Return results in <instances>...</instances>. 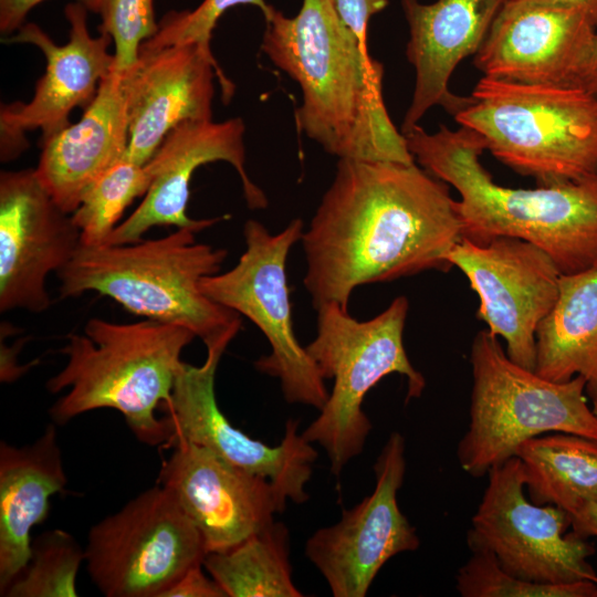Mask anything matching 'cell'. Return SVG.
<instances>
[{
	"label": "cell",
	"instance_id": "cell-8",
	"mask_svg": "<svg viewBox=\"0 0 597 597\" xmlns=\"http://www.w3.org/2000/svg\"><path fill=\"white\" fill-rule=\"evenodd\" d=\"M472 392L469 428L458 462L473 478L515 454L524 441L549 432L597 439V413L582 376L555 383L510 359L498 336L476 333L470 354Z\"/></svg>",
	"mask_w": 597,
	"mask_h": 597
},
{
	"label": "cell",
	"instance_id": "cell-27",
	"mask_svg": "<svg viewBox=\"0 0 597 597\" xmlns=\"http://www.w3.org/2000/svg\"><path fill=\"white\" fill-rule=\"evenodd\" d=\"M151 180L147 164L138 165L126 158L97 178L71 214L80 230L81 245L105 244L125 209L146 195Z\"/></svg>",
	"mask_w": 597,
	"mask_h": 597
},
{
	"label": "cell",
	"instance_id": "cell-34",
	"mask_svg": "<svg viewBox=\"0 0 597 597\" xmlns=\"http://www.w3.org/2000/svg\"><path fill=\"white\" fill-rule=\"evenodd\" d=\"M45 0H0V32L11 34L24 23L29 12ZM93 12L95 0H75Z\"/></svg>",
	"mask_w": 597,
	"mask_h": 597
},
{
	"label": "cell",
	"instance_id": "cell-18",
	"mask_svg": "<svg viewBox=\"0 0 597 597\" xmlns=\"http://www.w3.org/2000/svg\"><path fill=\"white\" fill-rule=\"evenodd\" d=\"M244 132L245 125L240 117L219 123L186 122L174 128L146 163L153 180L144 200L115 228L105 244L138 242L144 233L157 226L190 228L199 232L223 220L226 216L196 220L186 213L193 172L198 167L218 160L229 163L237 170L249 209H265L268 198L245 169Z\"/></svg>",
	"mask_w": 597,
	"mask_h": 597
},
{
	"label": "cell",
	"instance_id": "cell-3",
	"mask_svg": "<svg viewBox=\"0 0 597 597\" xmlns=\"http://www.w3.org/2000/svg\"><path fill=\"white\" fill-rule=\"evenodd\" d=\"M402 135L415 161L459 192L462 238L478 244L522 239L546 252L561 274L597 269V172L565 184L509 188L482 166L485 147L472 130L441 124L430 134L417 125Z\"/></svg>",
	"mask_w": 597,
	"mask_h": 597
},
{
	"label": "cell",
	"instance_id": "cell-9",
	"mask_svg": "<svg viewBox=\"0 0 597 597\" xmlns=\"http://www.w3.org/2000/svg\"><path fill=\"white\" fill-rule=\"evenodd\" d=\"M302 234L300 218L275 234L261 222L248 220L243 227L245 251L238 263L224 273L205 276L200 289L213 302L249 318L266 337L271 352L254 366L280 380L285 400L321 410L329 392L295 336L286 277L289 252Z\"/></svg>",
	"mask_w": 597,
	"mask_h": 597
},
{
	"label": "cell",
	"instance_id": "cell-17",
	"mask_svg": "<svg viewBox=\"0 0 597 597\" xmlns=\"http://www.w3.org/2000/svg\"><path fill=\"white\" fill-rule=\"evenodd\" d=\"M157 483L166 488L198 530L207 553L223 552L274 522L286 499L268 480L210 450L177 441Z\"/></svg>",
	"mask_w": 597,
	"mask_h": 597
},
{
	"label": "cell",
	"instance_id": "cell-29",
	"mask_svg": "<svg viewBox=\"0 0 597 597\" xmlns=\"http://www.w3.org/2000/svg\"><path fill=\"white\" fill-rule=\"evenodd\" d=\"M471 553L455 576L457 590L462 597H597V584L593 580L531 582L505 572L486 551Z\"/></svg>",
	"mask_w": 597,
	"mask_h": 597
},
{
	"label": "cell",
	"instance_id": "cell-14",
	"mask_svg": "<svg viewBox=\"0 0 597 597\" xmlns=\"http://www.w3.org/2000/svg\"><path fill=\"white\" fill-rule=\"evenodd\" d=\"M405 439L390 433L374 465L373 493L341 520L313 533L305 555L320 570L334 597H364L381 567L395 555L416 551V528L398 506L406 473Z\"/></svg>",
	"mask_w": 597,
	"mask_h": 597
},
{
	"label": "cell",
	"instance_id": "cell-20",
	"mask_svg": "<svg viewBox=\"0 0 597 597\" xmlns=\"http://www.w3.org/2000/svg\"><path fill=\"white\" fill-rule=\"evenodd\" d=\"M597 28L583 11L506 0L474 54L483 76L525 84L573 85Z\"/></svg>",
	"mask_w": 597,
	"mask_h": 597
},
{
	"label": "cell",
	"instance_id": "cell-5",
	"mask_svg": "<svg viewBox=\"0 0 597 597\" xmlns=\"http://www.w3.org/2000/svg\"><path fill=\"white\" fill-rule=\"evenodd\" d=\"M196 233L180 228L156 240L80 245L57 271L60 298L96 292L147 320L187 327L207 349L228 346L241 318L200 289L205 276L220 272L228 251L197 243Z\"/></svg>",
	"mask_w": 597,
	"mask_h": 597
},
{
	"label": "cell",
	"instance_id": "cell-1",
	"mask_svg": "<svg viewBox=\"0 0 597 597\" xmlns=\"http://www.w3.org/2000/svg\"><path fill=\"white\" fill-rule=\"evenodd\" d=\"M461 238L448 185L416 161L342 158L301 238L303 284L315 310H348L357 286L448 271Z\"/></svg>",
	"mask_w": 597,
	"mask_h": 597
},
{
	"label": "cell",
	"instance_id": "cell-7",
	"mask_svg": "<svg viewBox=\"0 0 597 597\" xmlns=\"http://www.w3.org/2000/svg\"><path fill=\"white\" fill-rule=\"evenodd\" d=\"M408 310L406 296L394 298L368 321L355 320L336 302L316 310V336L305 348L323 378H333L334 385L303 436L325 449L335 475L363 451L371 423L362 407L373 387L396 373L407 378L406 401L419 398L425 390L426 379L404 346Z\"/></svg>",
	"mask_w": 597,
	"mask_h": 597
},
{
	"label": "cell",
	"instance_id": "cell-26",
	"mask_svg": "<svg viewBox=\"0 0 597 597\" xmlns=\"http://www.w3.org/2000/svg\"><path fill=\"white\" fill-rule=\"evenodd\" d=\"M203 566L227 597H301L292 579L289 530L273 522L234 547L207 553Z\"/></svg>",
	"mask_w": 597,
	"mask_h": 597
},
{
	"label": "cell",
	"instance_id": "cell-25",
	"mask_svg": "<svg viewBox=\"0 0 597 597\" xmlns=\"http://www.w3.org/2000/svg\"><path fill=\"white\" fill-rule=\"evenodd\" d=\"M514 455L533 503L557 506L569 516L597 503V439L549 432L522 442Z\"/></svg>",
	"mask_w": 597,
	"mask_h": 597
},
{
	"label": "cell",
	"instance_id": "cell-36",
	"mask_svg": "<svg viewBox=\"0 0 597 597\" xmlns=\"http://www.w3.org/2000/svg\"><path fill=\"white\" fill-rule=\"evenodd\" d=\"M572 531L584 538H597V503L589 504L570 515Z\"/></svg>",
	"mask_w": 597,
	"mask_h": 597
},
{
	"label": "cell",
	"instance_id": "cell-2",
	"mask_svg": "<svg viewBox=\"0 0 597 597\" xmlns=\"http://www.w3.org/2000/svg\"><path fill=\"white\" fill-rule=\"evenodd\" d=\"M264 19L262 52L302 90L300 132L338 159L415 161L384 102L383 64L331 0H303L292 18L272 6Z\"/></svg>",
	"mask_w": 597,
	"mask_h": 597
},
{
	"label": "cell",
	"instance_id": "cell-4",
	"mask_svg": "<svg viewBox=\"0 0 597 597\" xmlns=\"http://www.w3.org/2000/svg\"><path fill=\"white\" fill-rule=\"evenodd\" d=\"M196 335L187 327L153 320L118 324L91 318L84 334H69L60 349L66 365L46 383L66 390L50 408L55 425L101 408L119 411L134 436L148 446H169L171 430L156 411L166 404Z\"/></svg>",
	"mask_w": 597,
	"mask_h": 597
},
{
	"label": "cell",
	"instance_id": "cell-21",
	"mask_svg": "<svg viewBox=\"0 0 597 597\" xmlns=\"http://www.w3.org/2000/svg\"><path fill=\"white\" fill-rule=\"evenodd\" d=\"M506 0H400L409 27L406 46L415 69V87L400 132L408 133L425 114L441 106L452 116L471 97L449 88V81L465 57L482 46L491 25Z\"/></svg>",
	"mask_w": 597,
	"mask_h": 597
},
{
	"label": "cell",
	"instance_id": "cell-15",
	"mask_svg": "<svg viewBox=\"0 0 597 597\" xmlns=\"http://www.w3.org/2000/svg\"><path fill=\"white\" fill-rule=\"evenodd\" d=\"M81 245L78 228L39 180L35 168L0 174V311L41 313L45 281Z\"/></svg>",
	"mask_w": 597,
	"mask_h": 597
},
{
	"label": "cell",
	"instance_id": "cell-31",
	"mask_svg": "<svg viewBox=\"0 0 597 597\" xmlns=\"http://www.w3.org/2000/svg\"><path fill=\"white\" fill-rule=\"evenodd\" d=\"M254 6L263 17L271 9L265 0H203L193 10L170 11L158 22V32L142 46L163 48L182 43H196L205 52H211V35L218 20L237 6Z\"/></svg>",
	"mask_w": 597,
	"mask_h": 597
},
{
	"label": "cell",
	"instance_id": "cell-28",
	"mask_svg": "<svg viewBox=\"0 0 597 597\" xmlns=\"http://www.w3.org/2000/svg\"><path fill=\"white\" fill-rule=\"evenodd\" d=\"M85 549L65 531L52 530L32 541L31 556L8 587V597H76Z\"/></svg>",
	"mask_w": 597,
	"mask_h": 597
},
{
	"label": "cell",
	"instance_id": "cell-35",
	"mask_svg": "<svg viewBox=\"0 0 597 597\" xmlns=\"http://www.w3.org/2000/svg\"><path fill=\"white\" fill-rule=\"evenodd\" d=\"M573 85L582 87L597 96V32Z\"/></svg>",
	"mask_w": 597,
	"mask_h": 597
},
{
	"label": "cell",
	"instance_id": "cell-10",
	"mask_svg": "<svg viewBox=\"0 0 597 597\" xmlns=\"http://www.w3.org/2000/svg\"><path fill=\"white\" fill-rule=\"evenodd\" d=\"M206 554L196 526L157 483L91 528L85 562L107 597H163Z\"/></svg>",
	"mask_w": 597,
	"mask_h": 597
},
{
	"label": "cell",
	"instance_id": "cell-30",
	"mask_svg": "<svg viewBox=\"0 0 597 597\" xmlns=\"http://www.w3.org/2000/svg\"><path fill=\"white\" fill-rule=\"evenodd\" d=\"M93 12L101 17L100 33L109 35L115 44L114 67L132 69L142 44L159 29L154 0H95Z\"/></svg>",
	"mask_w": 597,
	"mask_h": 597
},
{
	"label": "cell",
	"instance_id": "cell-24",
	"mask_svg": "<svg viewBox=\"0 0 597 597\" xmlns=\"http://www.w3.org/2000/svg\"><path fill=\"white\" fill-rule=\"evenodd\" d=\"M535 339L534 371L555 383L582 376L597 413V269L561 274L557 300Z\"/></svg>",
	"mask_w": 597,
	"mask_h": 597
},
{
	"label": "cell",
	"instance_id": "cell-19",
	"mask_svg": "<svg viewBox=\"0 0 597 597\" xmlns=\"http://www.w3.org/2000/svg\"><path fill=\"white\" fill-rule=\"evenodd\" d=\"M125 75L129 142L124 158L145 165L165 137L186 122L212 121L214 77L228 103L234 84L213 54L196 43L140 46L138 61Z\"/></svg>",
	"mask_w": 597,
	"mask_h": 597
},
{
	"label": "cell",
	"instance_id": "cell-32",
	"mask_svg": "<svg viewBox=\"0 0 597 597\" xmlns=\"http://www.w3.org/2000/svg\"><path fill=\"white\" fill-rule=\"evenodd\" d=\"M344 24L356 35L360 46L368 50L370 19L383 11L388 0H331Z\"/></svg>",
	"mask_w": 597,
	"mask_h": 597
},
{
	"label": "cell",
	"instance_id": "cell-11",
	"mask_svg": "<svg viewBox=\"0 0 597 597\" xmlns=\"http://www.w3.org/2000/svg\"><path fill=\"white\" fill-rule=\"evenodd\" d=\"M570 527V516L554 505H538L525 494L521 460L513 455L493 465L467 532L470 551H486L511 575L544 584L593 580L588 538Z\"/></svg>",
	"mask_w": 597,
	"mask_h": 597
},
{
	"label": "cell",
	"instance_id": "cell-12",
	"mask_svg": "<svg viewBox=\"0 0 597 597\" xmlns=\"http://www.w3.org/2000/svg\"><path fill=\"white\" fill-rule=\"evenodd\" d=\"M447 260L469 280L480 300L476 317L505 341L510 359L535 370L536 329L558 296L552 258L522 239L498 237L486 244L461 238Z\"/></svg>",
	"mask_w": 597,
	"mask_h": 597
},
{
	"label": "cell",
	"instance_id": "cell-16",
	"mask_svg": "<svg viewBox=\"0 0 597 597\" xmlns=\"http://www.w3.org/2000/svg\"><path fill=\"white\" fill-rule=\"evenodd\" d=\"M87 8L70 2L64 14L70 23L69 42L56 45L35 23L25 22L6 42L29 43L39 48L46 60L44 75L38 81L29 103L2 105L0 111L1 160L18 157L27 147L24 134L41 129L42 142L70 125L74 107L85 109L95 97L101 81L114 67L113 41L105 33L97 38L87 28Z\"/></svg>",
	"mask_w": 597,
	"mask_h": 597
},
{
	"label": "cell",
	"instance_id": "cell-37",
	"mask_svg": "<svg viewBox=\"0 0 597 597\" xmlns=\"http://www.w3.org/2000/svg\"><path fill=\"white\" fill-rule=\"evenodd\" d=\"M552 6L577 9L585 12L597 28V0H534Z\"/></svg>",
	"mask_w": 597,
	"mask_h": 597
},
{
	"label": "cell",
	"instance_id": "cell-23",
	"mask_svg": "<svg viewBox=\"0 0 597 597\" xmlns=\"http://www.w3.org/2000/svg\"><path fill=\"white\" fill-rule=\"evenodd\" d=\"M55 426L21 448L0 443L1 596L30 559L32 528L48 517L50 499L67 483Z\"/></svg>",
	"mask_w": 597,
	"mask_h": 597
},
{
	"label": "cell",
	"instance_id": "cell-33",
	"mask_svg": "<svg viewBox=\"0 0 597 597\" xmlns=\"http://www.w3.org/2000/svg\"><path fill=\"white\" fill-rule=\"evenodd\" d=\"M202 566L188 569L163 597H227L221 586L203 573Z\"/></svg>",
	"mask_w": 597,
	"mask_h": 597
},
{
	"label": "cell",
	"instance_id": "cell-13",
	"mask_svg": "<svg viewBox=\"0 0 597 597\" xmlns=\"http://www.w3.org/2000/svg\"><path fill=\"white\" fill-rule=\"evenodd\" d=\"M226 349L227 346L208 348L200 366L184 362L170 398L163 405L171 430L169 447L177 441L201 446L231 464L268 479L286 500L304 503L308 499L305 485L317 452L298 433L297 420H287L280 444L270 447L227 419L214 392L217 368Z\"/></svg>",
	"mask_w": 597,
	"mask_h": 597
},
{
	"label": "cell",
	"instance_id": "cell-6",
	"mask_svg": "<svg viewBox=\"0 0 597 597\" xmlns=\"http://www.w3.org/2000/svg\"><path fill=\"white\" fill-rule=\"evenodd\" d=\"M453 115L498 160L538 186L597 172V96L575 85L483 76Z\"/></svg>",
	"mask_w": 597,
	"mask_h": 597
},
{
	"label": "cell",
	"instance_id": "cell-22",
	"mask_svg": "<svg viewBox=\"0 0 597 597\" xmlns=\"http://www.w3.org/2000/svg\"><path fill=\"white\" fill-rule=\"evenodd\" d=\"M128 142L125 75L113 67L81 119L42 142L36 176L56 205L72 214L91 185L125 157Z\"/></svg>",
	"mask_w": 597,
	"mask_h": 597
}]
</instances>
